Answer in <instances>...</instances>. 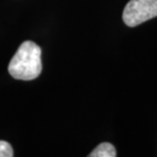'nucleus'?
Instances as JSON below:
<instances>
[{
  "label": "nucleus",
  "instance_id": "1",
  "mask_svg": "<svg viewBox=\"0 0 157 157\" xmlns=\"http://www.w3.org/2000/svg\"><path fill=\"white\" fill-rule=\"evenodd\" d=\"M8 71L17 80H35L42 71L41 48L32 41H25L18 47L8 64Z\"/></svg>",
  "mask_w": 157,
  "mask_h": 157
},
{
  "label": "nucleus",
  "instance_id": "2",
  "mask_svg": "<svg viewBox=\"0 0 157 157\" xmlns=\"http://www.w3.org/2000/svg\"><path fill=\"white\" fill-rule=\"evenodd\" d=\"M157 17V0H131L122 12V20L128 27H137Z\"/></svg>",
  "mask_w": 157,
  "mask_h": 157
},
{
  "label": "nucleus",
  "instance_id": "3",
  "mask_svg": "<svg viewBox=\"0 0 157 157\" xmlns=\"http://www.w3.org/2000/svg\"><path fill=\"white\" fill-rule=\"evenodd\" d=\"M117 150L110 143H101L89 154V157H115Z\"/></svg>",
  "mask_w": 157,
  "mask_h": 157
},
{
  "label": "nucleus",
  "instance_id": "4",
  "mask_svg": "<svg viewBox=\"0 0 157 157\" xmlns=\"http://www.w3.org/2000/svg\"><path fill=\"white\" fill-rule=\"evenodd\" d=\"M13 150L6 141H0V157H12Z\"/></svg>",
  "mask_w": 157,
  "mask_h": 157
}]
</instances>
